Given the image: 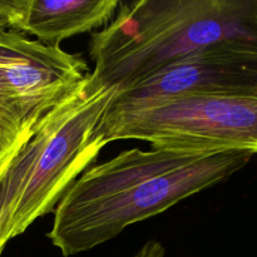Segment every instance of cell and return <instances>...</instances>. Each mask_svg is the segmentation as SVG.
<instances>
[{
    "label": "cell",
    "instance_id": "6da1fadb",
    "mask_svg": "<svg viewBox=\"0 0 257 257\" xmlns=\"http://www.w3.org/2000/svg\"><path fill=\"white\" fill-rule=\"evenodd\" d=\"M252 153L140 148L90 166L54 208L47 237L64 257L113 240L242 170Z\"/></svg>",
    "mask_w": 257,
    "mask_h": 257
},
{
    "label": "cell",
    "instance_id": "7a4b0ae2",
    "mask_svg": "<svg viewBox=\"0 0 257 257\" xmlns=\"http://www.w3.org/2000/svg\"><path fill=\"white\" fill-rule=\"evenodd\" d=\"M117 12L89 42L92 75L117 92L205 48L257 45V0H137Z\"/></svg>",
    "mask_w": 257,
    "mask_h": 257
},
{
    "label": "cell",
    "instance_id": "3957f363",
    "mask_svg": "<svg viewBox=\"0 0 257 257\" xmlns=\"http://www.w3.org/2000/svg\"><path fill=\"white\" fill-rule=\"evenodd\" d=\"M117 94L88 73L44 115L0 183L8 241L57 207L105 147L97 128Z\"/></svg>",
    "mask_w": 257,
    "mask_h": 257
},
{
    "label": "cell",
    "instance_id": "277c9868",
    "mask_svg": "<svg viewBox=\"0 0 257 257\" xmlns=\"http://www.w3.org/2000/svg\"><path fill=\"white\" fill-rule=\"evenodd\" d=\"M105 146L137 140L153 148L257 155V97L188 94L112 100L97 128Z\"/></svg>",
    "mask_w": 257,
    "mask_h": 257
},
{
    "label": "cell",
    "instance_id": "5b68a950",
    "mask_svg": "<svg viewBox=\"0 0 257 257\" xmlns=\"http://www.w3.org/2000/svg\"><path fill=\"white\" fill-rule=\"evenodd\" d=\"M88 70L82 55L60 45L32 40L12 29L0 32V77L34 130Z\"/></svg>",
    "mask_w": 257,
    "mask_h": 257
},
{
    "label": "cell",
    "instance_id": "8992f818",
    "mask_svg": "<svg viewBox=\"0 0 257 257\" xmlns=\"http://www.w3.org/2000/svg\"><path fill=\"white\" fill-rule=\"evenodd\" d=\"M188 94L257 97V45L225 43L171 63L113 100H152Z\"/></svg>",
    "mask_w": 257,
    "mask_h": 257
},
{
    "label": "cell",
    "instance_id": "52a82bcc",
    "mask_svg": "<svg viewBox=\"0 0 257 257\" xmlns=\"http://www.w3.org/2000/svg\"><path fill=\"white\" fill-rule=\"evenodd\" d=\"M117 0H18L12 30L48 45L107 25L117 13Z\"/></svg>",
    "mask_w": 257,
    "mask_h": 257
},
{
    "label": "cell",
    "instance_id": "ba28073f",
    "mask_svg": "<svg viewBox=\"0 0 257 257\" xmlns=\"http://www.w3.org/2000/svg\"><path fill=\"white\" fill-rule=\"evenodd\" d=\"M34 132L0 77V183Z\"/></svg>",
    "mask_w": 257,
    "mask_h": 257
},
{
    "label": "cell",
    "instance_id": "9c48e42d",
    "mask_svg": "<svg viewBox=\"0 0 257 257\" xmlns=\"http://www.w3.org/2000/svg\"><path fill=\"white\" fill-rule=\"evenodd\" d=\"M18 15V0H0V32L12 29Z\"/></svg>",
    "mask_w": 257,
    "mask_h": 257
},
{
    "label": "cell",
    "instance_id": "30bf717a",
    "mask_svg": "<svg viewBox=\"0 0 257 257\" xmlns=\"http://www.w3.org/2000/svg\"><path fill=\"white\" fill-rule=\"evenodd\" d=\"M135 257H165V248L160 242L151 241Z\"/></svg>",
    "mask_w": 257,
    "mask_h": 257
},
{
    "label": "cell",
    "instance_id": "8fae6325",
    "mask_svg": "<svg viewBox=\"0 0 257 257\" xmlns=\"http://www.w3.org/2000/svg\"><path fill=\"white\" fill-rule=\"evenodd\" d=\"M9 242L5 235V226H4V217H3V205L2 198H0V255H2L3 250H4L5 245Z\"/></svg>",
    "mask_w": 257,
    "mask_h": 257
}]
</instances>
